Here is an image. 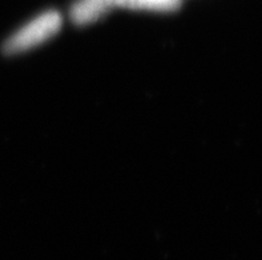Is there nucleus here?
I'll return each mask as SVG.
<instances>
[{"instance_id":"1","label":"nucleus","mask_w":262,"mask_h":260,"mask_svg":"<svg viewBox=\"0 0 262 260\" xmlns=\"http://www.w3.org/2000/svg\"><path fill=\"white\" fill-rule=\"evenodd\" d=\"M63 17L59 11L51 10L41 12L13 32L4 43L3 50L7 55H16L30 51L46 43L61 30Z\"/></svg>"},{"instance_id":"2","label":"nucleus","mask_w":262,"mask_h":260,"mask_svg":"<svg viewBox=\"0 0 262 260\" xmlns=\"http://www.w3.org/2000/svg\"><path fill=\"white\" fill-rule=\"evenodd\" d=\"M115 7L117 0H76L71 7V20L79 26H86L101 19Z\"/></svg>"},{"instance_id":"3","label":"nucleus","mask_w":262,"mask_h":260,"mask_svg":"<svg viewBox=\"0 0 262 260\" xmlns=\"http://www.w3.org/2000/svg\"><path fill=\"white\" fill-rule=\"evenodd\" d=\"M183 0H117V7L129 10H148L157 12H172L179 10Z\"/></svg>"}]
</instances>
